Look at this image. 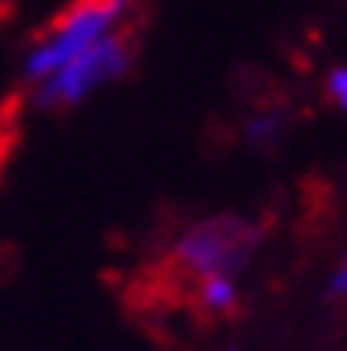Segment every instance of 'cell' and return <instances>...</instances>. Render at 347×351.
I'll use <instances>...</instances> for the list:
<instances>
[{"mask_svg": "<svg viewBox=\"0 0 347 351\" xmlns=\"http://www.w3.org/2000/svg\"><path fill=\"white\" fill-rule=\"evenodd\" d=\"M262 241L259 223L244 220V217H231V213H220L209 220H198L195 227H188L185 234L177 238L174 245V266L185 277H234L237 270L248 266V259L255 256Z\"/></svg>", "mask_w": 347, "mask_h": 351, "instance_id": "cell-1", "label": "cell"}, {"mask_svg": "<svg viewBox=\"0 0 347 351\" xmlns=\"http://www.w3.org/2000/svg\"><path fill=\"white\" fill-rule=\"evenodd\" d=\"M120 11H125V0H75L64 14H57V22L29 53L25 75L32 82H47L50 75H57L68 60L86 53L96 39H103L120 18Z\"/></svg>", "mask_w": 347, "mask_h": 351, "instance_id": "cell-2", "label": "cell"}, {"mask_svg": "<svg viewBox=\"0 0 347 351\" xmlns=\"http://www.w3.org/2000/svg\"><path fill=\"white\" fill-rule=\"evenodd\" d=\"M128 57H131L128 53V39L107 32L103 39H96L86 53H78L57 75H50L43 82L39 103H43V107H68V103H78L81 96H89L96 86H103V82L125 75Z\"/></svg>", "mask_w": 347, "mask_h": 351, "instance_id": "cell-3", "label": "cell"}, {"mask_svg": "<svg viewBox=\"0 0 347 351\" xmlns=\"http://www.w3.org/2000/svg\"><path fill=\"white\" fill-rule=\"evenodd\" d=\"M195 302L202 313H213V316H223L237 305V287H234V277H223V274H213V277H202L195 280Z\"/></svg>", "mask_w": 347, "mask_h": 351, "instance_id": "cell-4", "label": "cell"}, {"mask_svg": "<svg viewBox=\"0 0 347 351\" xmlns=\"http://www.w3.org/2000/svg\"><path fill=\"white\" fill-rule=\"evenodd\" d=\"M326 89H330V96L340 103V107L347 110V68H337L330 71V82H326Z\"/></svg>", "mask_w": 347, "mask_h": 351, "instance_id": "cell-5", "label": "cell"}, {"mask_svg": "<svg viewBox=\"0 0 347 351\" xmlns=\"http://www.w3.org/2000/svg\"><path fill=\"white\" fill-rule=\"evenodd\" d=\"M347 295V256L340 259V266L330 277V287H326V298H344Z\"/></svg>", "mask_w": 347, "mask_h": 351, "instance_id": "cell-6", "label": "cell"}, {"mask_svg": "<svg viewBox=\"0 0 347 351\" xmlns=\"http://www.w3.org/2000/svg\"><path fill=\"white\" fill-rule=\"evenodd\" d=\"M273 132H277V117H259V121L248 125V138L252 142H266V138H273Z\"/></svg>", "mask_w": 347, "mask_h": 351, "instance_id": "cell-7", "label": "cell"}, {"mask_svg": "<svg viewBox=\"0 0 347 351\" xmlns=\"http://www.w3.org/2000/svg\"><path fill=\"white\" fill-rule=\"evenodd\" d=\"M4 146H8V138H4V135H0V153H4Z\"/></svg>", "mask_w": 347, "mask_h": 351, "instance_id": "cell-8", "label": "cell"}]
</instances>
